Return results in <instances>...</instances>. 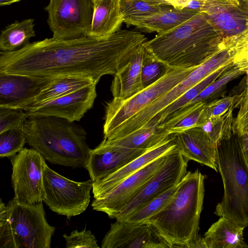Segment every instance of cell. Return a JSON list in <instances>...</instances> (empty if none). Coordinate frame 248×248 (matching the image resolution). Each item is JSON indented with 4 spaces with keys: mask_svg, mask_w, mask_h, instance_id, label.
I'll return each mask as SVG.
<instances>
[{
    "mask_svg": "<svg viewBox=\"0 0 248 248\" xmlns=\"http://www.w3.org/2000/svg\"><path fill=\"white\" fill-rule=\"evenodd\" d=\"M247 74V81H246V84H247V89L246 90H248V70L246 72Z\"/></svg>",
    "mask_w": 248,
    "mask_h": 248,
    "instance_id": "cell-43",
    "label": "cell"
},
{
    "mask_svg": "<svg viewBox=\"0 0 248 248\" xmlns=\"http://www.w3.org/2000/svg\"><path fill=\"white\" fill-rule=\"evenodd\" d=\"M174 134L176 147L184 156L218 171L217 146L201 127L190 128Z\"/></svg>",
    "mask_w": 248,
    "mask_h": 248,
    "instance_id": "cell-19",
    "label": "cell"
},
{
    "mask_svg": "<svg viewBox=\"0 0 248 248\" xmlns=\"http://www.w3.org/2000/svg\"><path fill=\"white\" fill-rule=\"evenodd\" d=\"M176 148L175 134L171 133L160 143L121 169L102 179L93 182L92 188L93 198H95L108 192L148 163L171 152Z\"/></svg>",
    "mask_w": 248,
    "mask_h": 248,
    "instance_id": "cell-17",
    "label": "cell"
},
{
    "mask_svg": "<svg viewBox=\"0 0 248 248\" xmlns=\"http://www.w3.org/2000/svg\"><path fill=\"white\" fill-rule=\"evenodd\" d=\"M159 124L153 118L139 128L124 137L111 140L104 139L101 143L117 148L148 150L171 134L159 127Z\"/></svg>",
    "mask_w": 248,
    "mask_h": 248,
    "instance_id": "cell-23",
    "label": "cell"
},
{
    "mask_svg": "<svg viewBox=\"0 0 248 248\" xmlns=\"http://www.w3.org/2000/svg\"><path fill=\"white\" fill-rule=\"evenodd\" d=\"M148 3L159 5H168L175 8H185L189 0H142Z\"/></svg>",
    "mask_w": 248,
    "mask_h": 248,
    "instance_id": "cell-39",
    "label": "cell"
},
{
    "mask_svg": "<svg viewBox=\"0 0 248 248\" xmlns=\"http://www.w3.org/2000/svg\"><path fill=\"white\" fill-rule=\"evenodd\" d=\"M244 229L224 217H220L201 237L196 248H248L244 241Z\"/></svg>",
    "mask_w": 248,
    "mask_h": 248,
    "instance_id": "cell-22",
    "label": "cell"
},
{
    "mask_svg": "<svg viewBox=\"0 0 248 248\" xmlns=\"http://www.w3.org/2000/svg\"><path fill=\"white\" fill-rule=\"evenodd\" d=\"M34 21L32 18L15 21L2 30L0 35L1 51H15L28 44L30 39L35 36Z\"/></svg>",
    "mask_w": 248,
    "mask_h": 248,
    "instance_id": "cell-26",
    "label": "cell"
},
{
    "mask_svg": "<svg viewBox=\"0 0 248 248\" xmlns=\"http://www.w3.org/2000/svg\"><path fill=\"white\" fill-rule=\"evenodd\" d=\"M197 67H170L158 80L132 97L125 100L113 98L105 107L104 138L108 137L123 123L178 84Z\"/></svg>",
    "mask_w": 248,
    "mask_h": 248,
    "instance_id": "cell-7",
    "label": "cell"
},
{
    "mask_svg": "<svg viewBox=\"0 0 248 248\" xmlns=\"http://www.w3.org/2000/svg\"></svg>",
    "mask_w": 248,
    "mask_h": 248,
    "instance_id": "cell-47",
    "label": "cell"
},
{
    "mask_svg": "<svg viewBox=\"0 0 248 248\" xmlns=\"http://www.w3.org/2000/svg\"><path fill=\"white\" fill-rule=\"evenodd\" d=\"M145 49L142 45L129 62L114 75L110 90L113 98L128 99L145 88L141 78V67Z\"/></svg>",
    "mask_w": 248,
    "mask_h": 248,
    "instance_id": "cell-21",
    "label": "cell"
},
{
    "mask_svg": "<svg viewBox=\"0 0 248 248\" xmlns=\"http://www.w3.org/2000/svg\"><path fill=\"white\" fill-rule=\"evenodd\" d=\"M243 149L248 161V136L241 137Z\"/></svg>",
    "mask_w": 248,
    "mask_h": 248,
    "instance_id": "cell-41",
    "label": "cell"
},
{
    "mask_svg": "<svg viewBox=\"0 0 248 248\" xmlns=\"http://www.w3.org/2000/svg\"><path fill=\"white\" fill-rule=\"evenodd\" d=\"M96 85L84 87L24 111L28 117L53 116L79 121L93 106L97 96Z\"/></svg>",
    "mask_w": 248,
    "mask_h": 248,
    "instance_id": "cell-14",
    "label": "cell"
},
{
    "mask_svg": "<svg viewBox=\"0 0 248 248\" xmlns=\"http://www.w3.org/2000/svg\"><path fill=\"white\" fill-rule=\"evenodd\" d=\"M169 68L145 49L141 67V78L144 87L146 88L158 80L167 73Z\"/></svg>",
    "mask_w": 248,
    "mask_h": 248,
    "instance_id": "cell-34",
    "label": "cell"
},
{
    "mask_svg": "<svg viewBox=\"0 0 248 248\" xmlns=\"http://www.w3.org/2000/svg\"><path fill=\"white\" fill-rule=\"evenodd\" d=\"M46 196L44 202L53 212L70 219L84 212L90 201L93 181L76 182L45 165L43 174Z\"/></svg>",
    "mask_w": 248,
    "mask_h": 248,
    "instance_id": "cell-8",
    "label": "cell"
},
{
    "mask_svg": "<svg viewBox=\"0 0 248 248\" xmlns=\"http://www.w3.org/2000/svg\"><path fill=\"white\" fill-rule=\"evenodd\" d=\"M245 93L240 95L225 96L208 103L202 113L199 127L206 120L221 116L225 114L231 108H235L236 106L240 104Z\"/></svg>",
    "mask_w": 248,
    "mask_h": 248,
    "instance_id": "cell-35",
    "label": "cell"
},
{
    "mask_svg": "<svg viewBox=\"0 0 248 248\" xmlns=\"http://www.w3.org/2000/svg\"><path fill=\"white\" fill-rule=\"evenodd\" d=\"M26 137L22 128L14 129L0 133V156L11 157L24 148Z\"/></svg>",
    "mask_w": 248,
    "mask_h": 248,
    "instance_id": "cell-32",
    "label": "cell"
},
{
    "mask_svg": "<svg viewBox=\"0 0 248 248\" xmlns=\"http://www.w3.org/2000/svg\"><path fill=\"white\" fill-rule=\"evenodd\" d=\"M199 12L186 8L178 9L166 5L151 16L129 20L127 27L135 26L147 32L161 33L170 31L186 22Z\"/></svg>",
    "mask_w": 248,
    "mask_h": 248,
    "instance_id": "cell-20",
    "label": "cell"
},
{
    "mask_svg": "<svg viewBox=\"0 0 248 248\" xmlns=\"http://www.w3.org/2000/svg\"><path fill=\"white\" fill-rule=\"evenodd\" d=\"M28 116L22 109L0 108V133L23 128Z\"/></svg>",
    "mask_w": 248,
    "mask_h": 248,
    "instance_id": "cell-36",
    "label": "cell"
},
{
    "mask_svg": "<svg viewBox=\"0 0 248 248\" xmlns=\"http://www.w3.org/2000/svg\"><path fill=\"white\" fill-rule=\"evenodd\" d=\"M205 176L198 170L187 171L164 207L147 221L170 248H196L204 196Z\"/></svg>",
    "mask_w": 248,
    "mask_h": 248,
    "instance_id": "cell-3",
    "label": "cell"
},
{
    "mask_svg": "<svg viewBox=\"0 0 248 248\" xmlns=\"http://www.w3.org/2000/svg\"><path fill=\"white\" fill-rule=\"evenodd\" d=\"M93 13L89 36L102 38L121 30L124 18L121 0H93Z\"/></svg>",
    "mask_w": 248,
    "mask_h": 248,
    "instance_id": "cell-24",
    "label": "cell"
},
{
    "mask_svg": "<svg viewBox=\"0 0 248 248\" xmlns=\"http://www.w3.org/2000/svg\"><path fill=\"white\" fill-rule=\"evenodd\" d=\"M67 248H99L97 240L90 230L86 228L79 232L72 231L69 235L63 234Z\"/></svg>",
    "mask_w": 248,
    "mask_h": 248,
    "instance_id": "cell-37",
    "label": "cell"
},
{
    "mask_svg": "<svg viewBox=\"0 0 248 248\" xmlns=\"http://www.w3.org/2000/svg\"><path fill=\"white\" fill-rule=\"evenodd\" d=\"M102 248H170L148 221L132 222L117 220L104 237Z\"/></svg>",
    "mask_w": 248,
    "mask_h": 248,
    "instance_id": "cell-13",
    "label": "cell"
},
{
    "mask_svg": "<svg viewBox=\"0 0 248 248\" xmlns=\"http://www.w3.org/2000/svg\"><path fill=\"white\" fill-rule=\"evenodd\" d=\"M26 142L52 164L86 168L91 149L86 132L74 122L53 116L28 117Z\"/></svg>",
    "mask_w": 248,
    "mask_h": 248,
    "instance_id": "cell-4",
    "label": "cell"
},
{
    "mask_svg": "<svg viewBox=\"0 0 248 248\" xmlns=\"http://www.w3.org/2000/svg\"><path fill=\"white\" fill-rule=\"evenodd\" d=\"M45 159L33 148H24L11 157V181L16 201L33 204L44 201L46 194L43 174Z\"/></svg>",
    "mask_w": 248,
    "mask_h": 248,
    "instance_id": "cell-9",
    "label": "cell"
},
{
    "mask_svg": "<svg viewBox=\"0 0 248 248\" xmlns=\"http://www.w3.org/2000/svg\"><path fill=\"white\" fill-rule=\"evenodd\" d=\"M53 78L0 72V108H18L38 95Z\"/></svg>",
    "mask_w": 248,
    "mask_h": 248,
    "instance_id": "cell-15",
    "label": "cell"
},
{
    "mask_svg": "<svg viewBox=\"0 0 248 248\" xmlns=\"http://www.w3.org/2000/svg\"><path fill=\"white\" fill-rule=\"evenodd\" d=\"M45 10L52 37L69 39L88 36L93 13V0H49Z\"/></svg>",
    "mask_w": 248,
    "mask_h": 248,
    "instance_id": "cell-10",
    "label": "cell"
},
{
    "mask_svg": "<svg viewBox=\"0 0 248 248\" xmlns=\"http://www.w3.org/2000/svg\"><path fill=\"white\" fill-rule=\"evenodd\" d=\"M234 108H231L221 116L206 120L200 126L217 146L222 140L228 139L232 135Z\"/></svg>",
    "mask_w": 248,
    "mask_h": 248,
    "instance_id": "cell-29",
    "label": "cell"
},
{
    "mask_svg": "<svg viewBox=\"0 0 248 248\" xmlns=\"http://www.w3.org/2000/svg\"><path fill=\"white\" fill-rule=\"evenodd\" d=\"M168 154L157 158L108 192L94 198L91 204L93 209L104 212L109 218H113L162 166Z\"/></svg>",
    "mask_w": 248,
    "mask_h": 248,
    "instance_id": "cell-12",
    "label": "cell"
},
{
    "mask_svg": "<svg viewBox=\"0 0 248 248\" xmlns=\"http://www.w3.org/2000/svg\"><path fill=\"white\" fill-rule=\"evenodd\" d=\"M147 150L117 148L100 143L91 150L86 169L93 182L116 171Z\"/></svg>",
    "mask_w": 248,
    "mask_h": 248,
    "instance_id": "cell-18",
    "label": "cell"
},
{
    "mask_svg": "<svg viewBox=\"0 0 248 248\" xmlns=\"http://www.w3.org/2000/svg\"><path fill=\"white\" fill-rule=\"evenodd\" d=\"M206 105V102L201 101L182 107L172 114L158 127L168 131L170 133L199 127L202 115Z\"/></svg>",
    "mask_w": 248,
    "mask_h": 248,
    "instance_id": "cell-27",
    "label": "cell"
},
{
    "mask_svg": "<svg viewBox=\"0 0 248 248\" xmlns=\"http://www.w3.org/2000/svg\"><path fill=\"white\" fill-rule=\"evenodd\" d=\"M224 40L206 14L199 12L173 30L157 33L143 46L169 67L188 68L201 65L224 46Z\"/></svg>",
    "mask_w": 248,
    "mask_h": 248,
    "instance_id": "cell-2",
    "label": "cell"
},
{
    "mask_svg": "<svg viewBox=\"0 0 248 248\" xmlns=\"http://www.w3.org/2000/svg\"><path fill=\"white\" fill-rule=\"evenodd\" d=\"M217 151L224 195L214 214L245 228L248 227V161L241 137L232 133L217 145Z\"/></svg>",
    "mask_w": 248,
    "mask_h": 248,
    "instance_id": "cell-5",
    "label": "cell"
},
{
    "mask_svg": "<svg viewBox=\"0 0 248 248\" xmlns=\"http://www.w3.org/2000/svg\"><path fill=\"white\" fill-rule=\"evenodd\" d=\"M232 64L225 65L220 67L202 79L188 89L172 103L163 109L154 118L156 119L160 124L164 123L172 114L193 100L205 88L218 78Z\"/></svg>",
    "mask_w": 248,
    "mask_h": 248,
    "instance_id": "cell-28",
    "label": "cell"
},
{
    "mask_svg": "<svg viewBox=\"0 0 248 248\" xmlns=\"http://www.w3.org/2000/svg\"><path fill=\"white\" fill-rule=\"evenodd\" d=\"M188 161L177 148L168 154L162 166L113 218L124 219L151 200L177 185L187 172Z\"/></svg>",
    "mask_w": 248,
    "mask_h": 248,
    "instance_id": "cell-11",
    "label": "cell"
},
{
    "mask_svg": "<svg viewBox=\"0 0 248 248\" xmlns=\"http://www.w3.org/2000/svg\"><path fill=\"white\" fill-rule=\"evenodd\" d=\"M246 91L248 92V90H246Z\"/></svg>",
    "mask_w": 248,
    "mask_h": 248,
    "instance_id": "cell-46",
    "label": "cell"
},
{
    "mask_svg": "<svg viewBox=\"0 0 248 248\" xmlns=\"http://www.w3.org/2000/svg\"><path fill=\"white\" fill-rule=\"evenodd\" d=\"M177 185L151 200L140 209L129 215L123 220L132 222L147 221L166 204L175 191Z\"/></svg>",
    "mask_w": 248,
    "mask_h": 248,
    "instance_id": "cell-30",
    "label": "cell"
},
{
    "mask_svg": "<svg viewBox=\"0 0 248 248\" xmlns=\"http://www.w3.org/2000/svg\"><path fill=\"white\" fill-rule=\"evenodd\" d=\"M246 73L241 68L233 63L216 80L205 88L197 96L184 107L190 106L195 103L203 101L207 103V100L213 95L217 93L228 82Z\"/></svg>",
    "mask_w": 248,
    "mask_h": 248,
    "instance_id": "cell-31",
    "label": "cell"
},
{
    "mask_svg": "<svg viewBox=\"0 0 248 248\" xmlns=\"http://www.w3.org/2000/svg\"><path fill=\"white\" fill-rule=\"evenodd\" d=\"M21 0H0V6H4L9 5Z\"/></svg>",
    "mask_w": 248,
    "mask_h": 248,
    "instance_id": "cell-42",
    "label": "cell"
},
{
    "mask_svg": "<svg viewBox=\"0 0 248 248\" xmlns=\"http://www.w3.org/2000/svg\"><path fill=\"white\" fill-rule=\"evenodd\" d=\"M165 6L152 4L142 0H121V10L124 23L133 18L151 16Z\"/></svg>",
    "mask_w": 248,
    "mask_h": 248,
    "instance_id": "cell-33",
    "label": "cell"
},
{
    "mask_svg": "<svg viewBox=\"0 0 248 248\" xmlns=\"http://www.w3.org/2000/svg\"><path fill=\"white\" fill-rule=\"evenodd\" d=\"M93 84L96 83L93 80L83 77L54 78L38 95L17 109L26 110Z\"/></svg>",
    "mask_w": 248,
    "mask_h": 248,
    "instance_id": "cell-25",
    "label": "cell"
},
{
    "mask_svg": "<svg viewBox=\"0 0 248 248\" xmlns=\"http://www.w3.org/2000/svg\"><path fill=\"white\" fill-rule=\"evenodd\" d=\"M248 132V92L246 91L240 103L236 118L233 121L232 133L240 137Z\"/></svg>",
    "mask_w": 248,
    "mask_h": 248,
    "instance_id": "cell-38",
    "label": "cell"
},
{
    "mask_svg": "<svg viewBox=\"0 0 248 248\" xmlns=\"http://www.w3.org/2000/svg\"><path fill=\"white\" fill-rule=\"evenodd\" d=\"M203 13L225 39L237 36L248 28V1L228 0Z\"/></svg>",
    "mask_w": 248,
    "mask_h": 248,
    "instance_id": "cell-16",
    "label": "cell"
},
{
    "mask_svg": "<svg viewBox=\"0 0 248 248\" xmlns=\"http://www.w3.org/2000/svg\"><path fill=\"white\" fill-rule=\"evenodd\" d=\"M234 45L236 50L248 45V28L242 34L237 36L230 38Z\"/></svg>",
    "mask_w": 248,
    "mask_h": 248,
    "instance_id": "cell-40",
    "label": "cell"
},
{
    "mask_svg": "<svg viewBox=\"0 0 248 248\" xmlns=\"http://www.w3.org/2000/svg\"><path fill=\"white\" fill-rule=\"evenodd\" d=\"M55 230L46 221L42 202L27 204L13 198L0 220V248H50Z\"/></svg>",
    "mask_w": 248,
    "mask_h": 248,
    "instance_id": "cell-6",
    "label": "cell"
},
{
    "mask_svg": "<svg viewBox=\"0 0 248 248\" xmlns=\"http://www.w3.org/2000/svg\"><path fill=\"white\" fill-rule=\"evenodd\" d=\"M141 32L120 30L105 37H53L0 51V72L41 77H79L97 84L116 74L147 40Z\"/></svg>",
    "mask_w": 248,
    "mask_h": 248,
    "instance_id": "cell-1",
    "label": "cell"
},
{
    "mask_svg": "<svg viewBox=\"0 0 248 248\" xmlns=\"http://www.w3.org/2000/svg\"><path fill=\"white\" fill-rule=\"evenodd\" d=\"M244 136H248V133L246 135H245V136H244L243 137H244Z\"/></svg>",
    "mask_w": 248,
    "mask_h": 248,
    "instance_id": "cell-45",
    "label": "cell"
},
{
    "mask_svg": "<svg viewBox=\"0 0 248 248\" xmlns=\"http://www.w3.org/2000/svg\"><path fill=\"white\" fill-rule=\"evenodd\" d=\"M241 1H248V0H240Z\"/></svg>",
    "mask_w": 248,
    "mask_h": 248,
    "instance_id": "cell-44",
    "label": "cell"
}]
</instances>
